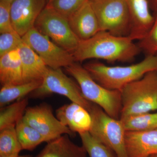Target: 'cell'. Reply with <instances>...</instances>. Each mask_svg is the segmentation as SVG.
I'll return each instance as SVG.
<instances>
[{
	"mask_svg": "<svg viewBox=\"0 0 157 157\" xmlns=\"http://www.w3.org/2000/svg\"><path fill=\"white\" fill-rule=\"evenodd\" d=\"M42 80L2 86L0 90V107L2 108L25 98L40 86Z\"/></svg>",
	"mask_w": 157,
	"mask_h": 157,
	"instance_id": "d6986e66",
	"label": "cell"
},
{
	"mask_svg": "<svg viewBox=\"0 0 157 157\" xmlns=\"http://www.w3.org/2000/svg\"><path fill=\"white\" fill-rule=\"evenodd\" d=\"M0 131V155L19 154L22 148L15 127H8Z\"/></svg>",
	"mask_w": 157,
	"mask_h": 157,
	"instance_id": "603a6c76",
	"label": "cell"
},
{
	"mask_svg": "<svg viewBox=\"0 0 157 157\" xmlns=\"http://www.w3.org/2000/svg\"><path fill=\"white\" fill-rule=\"evenodd\" d=\"M0 57V82L2 86L24 83L18 48Z\"/></svg>",
	"mask_w": 157,
	"mask_h": 157,
	"instance_id": "ac0fdd59",
	"label": "cell"
},
{
	"mask_svg": "<svg viewBox=\"0 0 157 157\" xmlns=\"http://www.w3.org/2000/svg\"><path fill=\"white\" fill-rule=\"evenodd\" d=\"M150 157H155V155L151 156Z\"/></svg>",
	"mask_w": 157,
	"mask_h": 157,
	"instance_id": "836d02e7",
	"label": "cell"
},
{
	"mask_svg": "<svg viewBox=\"0 0 157 157\" xmlns=\"http://www.w3.org/2000/svg\"><path fill=\"white\" fill-rule=\"evenodd\" d=\"M19 154H12L0 155V157H18Z\"/></svg>",
	"mask_w": 157,
	"mask_h": 157,
	"instance_id": "f546056e",
	"label": "cell"
},
{
	"mask_svg": "<svg viewBox=\"0 0 157 157\" xmlns=\"http://www.w3.org/2000/svg\"><path fill=\"white\" fill-rule=\"evenodd\" d=\"M134 41L129 36L100 31L90 39L80 40L73 55L74 60L77 62L91 59L110 63L131 61L141 51Z\"/></svg>",
	"mask_w": 157,
	"mask_h": 157,
	"instance_id": "6da1fadb",
	"label": "cell"
},
{
	"mask_svg": "<svg viewBox=\"0 0 157 157\" xmlns=\"http://www.w3.org/2000/svg\"><path fill=\"white\" fill-rule=\"evenodd\" d=\"M130 18L129 36L135 40L143 39L155 22L147 0H125Z\"/></svg>",
	"mask_w": 157,
	"mask_h": 157,
	"instance_id": "7c38bea8",
	"label": "cell"
},
{
	"mask_svg": "<svg viewBox=\"0 0 157 157\" xmlns=\"http://www.w3.org/2000/svg\"><path fill=\"white\" fill-rule=\"evenodd\" d=\"M23 41L39 56L48 67L66 68L75 63L73 54L52 42L35 28L22 37Z\"/></svg>",
	"mask_w": 157,
	"mask_h": 157,
	"instance_id": "9c48e42d",
	"label": "cell"
},
{
	"mask_svg": "<svg viewBox=\"0 0 157 157\" xmlns=\"http://www.w3.org/2000/svg\"><path fill=\"white\" fill-rule=\"evenodd\" d=\"M87 154L84 147L75 144L64 135L48 142L36 157H86Z\"/></svg>",
	"mask_w": 157,
	"mask_h": 157,
	"instance_id": "e0dca14e",
	"label": "cell"
},
{
	"mask_svg": "<svg viewBox=\"0 0 157 157\" xmlns=\"http://www.w3.org/2000/svg\"><path fill=\"white\" fill-rule=\"evenodd\" d=\"M121 121L126 132H145L157 129V112L130 116Z\"/></svg>",
	"mask_w": 157,
	"mask_h": 157,
	"instance_id": "44dd1931",
	"label": "cell"
},
{
	"mask_svg": "<svg viewBox=\"0 0 157 157\" xmlns=\"http://www.w3.org/2000/svg\"><path fill=\"white\" fill-rule=\"evenodd\" d=\"M15 128L22 150L33 151L39 144L46 142L44 137L23 119L17 123Z\"/></svg>",
	"mask_w": 157,
	"mask_h": 157,
	"instance_id": "7402d4cb",
	"label": "cell"
},
{
	"mask_svg": "<svg viewBox=\"0 0 157 157\" xmlns=\"http://www.w3.org/2000/svg\"><path fill=\"white\" fill-rule=\"evenodd\" d=\"M83 67L102 86L121 90L125 86L140 79L149 72L157 71V55L147 56L143 60L130 66L110 67L93 62Z\"/></svg>",
	"mask_w": 157,
	"mask_h": 157,
	"instance_id": "7a4b0ae2",
	"label": "cell"
},
{
	"mask_svg": "<svg viewBox=\"0 0 157 157\" xmlns=\"http://www.w3.org/2000/svg\"><path fill=\"white\" fill-rule=\"evenodd\" d=\"M53 1V0H47V5H49V4H51Z\"/></svg>",
	"mask_w": 157,
	"mask_h": 157,
	"instance_id": "d6a6232c",
	"label": "cell"
},
{
	"mask_svg": "<svg viewBox=\"0 0 157 157\" xmlns=\"http://www.w3.org/2000/svg\"><path fill=\"white\" fill-rule=\"evenodd\" d=\"M52 94L65 96L72 102L81 105L89 111L92 104L83 97L77 82L67 76L61 68L48 67L42 84L30 94L32 98H41Z\"/></svg>",
	"mask_w": 157,
	"mask_h": 157,
	"instance_id": "ba28073f",
	"label": "cell"
},
{
	"mask_svg": "<svg viewBox=\"0 0 157 157\" xmlns=\"http://www.w3.org/2000/svg\"><path fill=\"white\" fill-rule=\"evenodd\" d=\"M89 112L92 120L90 135L114 151L117 157H128L126 147V131L121 121L111 117L93 103Z\"/></svg>",
	"mask_w": 157,
	"mask_h": 157,
	"instance_id": "5b68a950",
	"label": "cell"
},
{
	"mask_svg": "<svg viewBox=\"0 0 157 157\" xmlns=\"http://www.w3.org/2000/svg\"><path fill=\"white\" fill-rule=\"evenodd\" d=\"M47 0H15L11 4V16L15 31L21 37L34 27Z\"/></svg>",
	"mask_w": 157,
	"mask_h": 157,
	"instance_id": "8fae6325",
	"label": "cell"
},
{
	"mask_svg": "<svg viewBox=\"0 0 157 157\" xmlns=\"http://www.w3.org/2000/svg\"><path fill=\"white\" fill-rule=\"evenodd\" d=\"M24 82L42 80L48 70L39 56L23 41L18 48Z\"/></svg>",
	"mask_w": 157,
	"mask_h": 157,
	"instance_id": "2e32d148",
	"label": "cell"
},
{
	"mask_svg": "<svg viewBox=\"0 0 157 157\" xmlns=\"http://www.w3.org/2000/svg\"><path fill=\"white\" fill-rule=\"evenodd\" d=\"M11 4L0 2L1 34L16 32L12 25L11 16Z\"/></svg>",
	"mask_w": 157,
	"mask_h": 157,
	"instance_id": "83f0119b",
	"label": "cell"
},
{
	"mask_svg": "<svg viewBox=\"0 0 157 157\" xmlns=\"http://www.w3.org/2000/svg\"><path fill=\"white\" fill-rule=\"evenodd\" d=\"M28 102V98H24L1 108L0 131L8 127L16 126L23 118Z\"/></svg>",
	"mask_w": 157,
	"mask_h": 157,
	"instance_id": "ffe728a7",
	"label": "cell"
},
{
	"mask_svg": "<svg viewBox=\"0 0 157 157\" xmlns=\"http://www.w3.org/2000/svg\"><path fill=\"white\" fill-rule=\"evenodd\" d=\"M23 120L38 131L47 143L63 135L72 137L76 136L75 133L54 116L51 107L45 103L28 107Z\"/></svg>",
	"mask_w": 157,
	"mask_h": 157,
	"instance_id": "30bf717a",
	"label": "cell"
},
{
	"mask_svg": "<svg viewBox=\"0 0 157 157\" xmlns=\"http://www.w3.org/2000/svg\"><path fill=\"white\" fill-rule=\"evenodd\" d=\"M88 0H53L48 6L64 16L68 17L70 16Z\"/></svg>",
	"mask_w": 157,
	"mask_h": 157,
	"instance_id": "4316f807",
	"label": "cell"
},
{
	"mask_svg": "<svg viewBox=\"0 0 157 157\" xmlns=\"http://www.w3.org/2000/svg\"><path fill=\"white\" fill-rule=\"evenodd\" d=\"M18 157H32L30 155H19Z\"/></svg>",
	"mask_w": 157,
	"mask_h": 157,
	"instance_id": "1f68e13d",
	"label": "cell"
},
{
	"mask_svg": "<svg viewBox=\"0 0 157 157\" xmlns=\"http://www.w3.org/2000/svg\"><path fill=\"white\" fill-rule=\"evenodd\" d=\"M128 157H150L157 155V129L139 132H126Z\"/></svg>",
	"mask_w": 157,
	"mask_h": 157,
	"instance_id": "9a60e30c",
	"label": "cell"
},
{
	"mask_svg": "<svg viewBox=\"0 0 157 157\" xmlns=\"http://www.w3.org/2000/svg\"><path fill=\"white\" fill-rule=\"evenodd\" d=\"M15 0H0V2H7L9 3V4H11Z\"/></svg>",
	"mask_w": 157,
	"mask_h": 157,
	"instance_id": "4dcf8cb0",
	"label": "cell"
},
{
	"mask_svg": "<svg viewBox=\"0 0 157 157\" xmlns=\"http://www.w3.org/2000/svg\"><path fill=\"white\" fill-rule=\"evenodd\" d=\"M98 18L100 31L128 36L130 18L125 0H90Z\"/></svg>",
	"mask_w": 157,
	"mask_h": 157,
	"instance_id": "52a82bcc",
	"label": "cell"
},
{
	"mask_svg": "<svg viewBox=\"0 0 157 157\" xmlns=\"http://www.w3.org/2000/svg\"><path fill=\"white\" fill-rule=\"evenodd\" d=\"M155 157H157V155H155Z\"/></svg>",
	"mask_w": 157,
	"mask_h": 157,
	"instance_id": "e575fe53",
	"label": "cell"
},
{
	"mask_svg": "<svg viewBox=\"0 0 157 157\" xmlns=\"http://www.w3.org/2000/svg\"><path fill=\"white\" fill-rule=\"evenodd\" d=\"M68 19L72 31L80 40L90 39L101 31L90 0L86 1Z\"/></svg>",
	"mask_w": 157,
	"mask_h": 157,
	"instance_id": "4fadbf2b",
	"label": "cell"
},
{
	"mask_svg": "<svg viewBox=\"0 0 157 157\" xmlns=\"http://www.w3.org/2000/svg\"><path fill=\"white\" fill-rule=\"evenodd\" d=\"M150 9L154 11L155 15L157 14V0H147Z\"/></svg>",
	"mask_w": 157,
	"mask_h": 157,
	"instance_id": "f1b7e54d",
	"label": "cell"
},
{
	"mask_svg": "<svg viewBox=\"0 0 157 157\" xmlns=\"http://www.w3.org/2000/svg\"><path fill=\"white\" fill-rule=\"evenodd\" d=\"M154 16L155 22L152 26L137 44L140 51L146 54L147 56L157 55V14Z\"/></svg>",
	"mask_w": 157,
	"mask_h": 157,
	"instance_id": "d4e9b609",
	"label": "cell"
},
{
	"mask_svg": "<svg viewBox=\"0 0 157 157\" xmlns=\"http://www.w3.org/2000/svg\"><path fill=\"white\" fill-rule=\"evenodd\" d=\"M122 109L120 120L157 110V71L147 73L121 90Z\"/></svg>",
	"mask_w": 157,
	"mask_h": 157,
	"instance_id": "3957f363",
	"label": "cell"
},
{
	"mask_svg": "<svg viewBox=\"0 0 157 157\" xmlns=\"http://www.w3.org/2000/svg\"><path fill=\"white\" fill-rule=\"evenodd\" d=\"M82 146L90 157H113L110 149L92 136L90 132L79 134Z\"/></svg>",
	"mask_w": 157,
	"mask_h": 157,
	"instance_id": "cb8c5ba5",
	"label": "cell"
},
{
	"mask_svg": "<svg viewBox=\"0 0 157 157\" xmlns=\"http://www.w3.org/2000/svg\"><path fill=\"white\" fill-rule=\"evenodd\" d=\"M22 42V37L16 32L1 34L0 57L17 49Z\"/></svg>",
	"mask_w": 157,
	"mask_h": 157,
	"instance_id": "484cf974",
	"label": "cell"
},
{
	"mask_svg": "<svg viewBox=\"0 0 157 157\" xmlns=\"http://www.w3.org/2000/svg\"><path fill=\"white\" fill-rule=\"evenodd\" d=\"M34 28L72 54L80 41L72 31L67 17L48 5L39 14Z\"/></svg>",
	"mask_w": 157,
	"mask_h": 157,
	"instance_id": "8992f818",
	"label": "cell"
},
{
	"mask_svg": "<svg viewBox=\"0 0 157 157\" xmlns=\"http://www.w3.org/2000/svg\"><path fill=\"white\" fill-rule=\"evenodd\" d=\"M67 72L78 83L87 101L101 107L108 115L120 119L122 109L120 90H109L93 78L84 67L76 63L66 68Z\"/></svg>",
	"mask_w": 157,
	"mask_h": 157,
	"instance_id": "277c9868",
	"label": "cell"
},
{
	"mask_svg": "<svg viewBox=\"0 0 157 157\" xmlns=\"http://www.w3.org/2000/svg\"><path fill=\"white\" fill-rule=\"evenodd\" d=\"M56 117L63 125L73 133L83 134L89 132L92 125L89 111L77 103L65 104L56 109Z\"/></svg>",
	"mask_w": 157,
	"mask_h": 157,
	"instance_id": "5bb4252c",
	"label": "cell"
}]
</instances>
